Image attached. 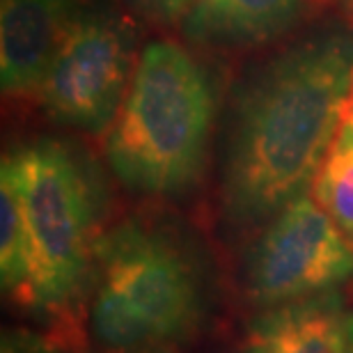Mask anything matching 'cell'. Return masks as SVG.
<instances>
[{
  "mask_svg": "<svg viewBox=\"0 0 353 353\" xmlns=\"http://www.w3.org/2000/svg\"><path fill=\"white\" fill-rule=\"evenodd\" d=\"M353 94V28L312 30L245 76L232 99L223 211L250 228L312 188Z\"/></svg>",
  "mask_w": 353,
  "mask_h": 353,
  "instance_id": "6da1fadb",
  "label": "cell"
},
{
  "mask_svg": "<svg viewBox=\"0 0 353 353\" xmlns=\"http://www.w3.org/2000/svg\"><path fill=\"white\" fill-rule=\"evenodd\" d=\"M214 112V85L200 62L174 41H152L105 136L110 170L133 193H186L204 172Z\"/></svg>",
  "mask_w": 353,
  "mask_h": 353,
  "instance_id": "7a4b0ae2",
  "label": "cell"
},
{
  "mask_svg": "<svg viewBox=\"0 0 353 353\" xmlns=\"http://www.w3.org/2000/svg\"><path fill=\"white\" fill-rule=\"evenodd\" d=\"M92 335L112 353H152L200 326L204 287L193 257L163 230L124 221L97 245Z\"/></svg>",
  "mask_w": 353,
  "mask_h": 353,
  "instance_id": "3957f363",
  "label": "cell"
},
{
  "mask_svg": "<svg viewBox=\"0 0 353 353\" xmlns=\"http://www.w3.org/2000/svg\"><path fill=\"white\" fill-rule=\"evenodd\" d=\"M30 239L28 307L60 312L88 287L101 239V188L90 163L62 140L39 138L3 157Z\"/></svg>",
  "mask_w": 353,
  "mask_h": 353,
  "instance_id": "277c9868",
  "label": "cell"
},
{
  "mask_svg": "<svg viewBox=\"0 0 353 353\" xmlns=\"http://www.w3.org/2000/svg\"><path fill=\"white\" fill-rule=\"evenodd\" d=\"M133 34L117 14L83 7L37 88L41 110L90 136L108 133L129 92Z\"/></svg>",
  "mask_w": 353,
  "mask_h": 353,
  "instance_id": "5b68a950",
  "label": "cell"
},
{
  "mask_svg": "<svg viewBox=\"0 0 353 353\" xmlns=\"http://www.w3.org/2000/svg\"><path fill=\"white\" fill-rule=\"evenodd\" d=\"M353 275V245L328 214L303 193L275 214L245 264V289L259 305L275 307L335 292Z\"/></svg>",
  "mask_w": 353,
  "mask_h": 353,
  "instance_id": "8992f818",
  "label": "cell"
},
{
  "mask_svg": "<svg viewBox=\"0 0 353 353\" xmlns=\"http://www.w3.org/2000/svg\"><path fill=\"white\" fill-rule=\"evenodd\" d=\"M83 0H0V85L34 94Z\"/></svg>",
  "mask_w": 353,
  "mask_h": 353,
  "instance_id": "52a82bcc",
  "label": "cell"
},
{
  "mask_svg": "<svg viewBox=\"0 0 353 353\" xmlns=\"http://www.w3.org/2000/svg\"><path fill=\"white\" fill-rule=\"evenodd\" d=\"M349 312L337 292L268 307L236 353H344Z\"/></svg>",
  "mask_w": 353,
  "mask_h": 353,
  "instance_id": "ba28073f",
  "label": "cell"
},
{
  "mask_svg": "<svg viewBox=\"0 0 353 353\" xmlns=\"http://www.w3.org/2000/svg\"><path fill=\"white\" fill-rule=\"evenodd\" d=\"M299 14L301 0H193L181 21L195 44L241 48L280 37Z\"/></svg>",
  "mask_w": 353,
  "mask_h": 353,
  "instance_id": "9c48e42d",
  "label": "cell"
},
{
  "mask_svg": "<svg viewBox=\"0 0 353 353\" xmlns=\"http://www.w3.org/2000/svg\"><path fill=\"white\" fill-rule=\"evenodd\" d=\"M310 190L353 245V94Z\"/></svg>",
  "mask_w": 353,
  "mask_h": 353,
  "instance_id": "30bf717a",
  "label": "cell"
},
{
  "mask_svg": "<svg viewBox=\"0 0 353 353\" xmlns=\"http://www.w3.org/2000/svg\"><path fill=\"white\" fill-rule=\"evenodd\" d=\"M30 239L21 197L7 163L0 165V275L3 292L14 301L28 305L30 296Z\"/></svg>",
  "mask_w": 353,
  "mask_h": 353,
  "instance_id": "8fae6325",
  "label": "cell"
},
{
  "mask_svg": "<svg viewBox=\"0 0 353 353\" xmlns=\"http://www.w3.org/2000/svg\"><path fill=\"white\" fill-rule=\"evenodd\" d=\"M133 3L147 14H152L154 19L170 23V21L183 19V14H186L193 0H133Z\"/></svg>",
  "mask_w": 353,
  "mask_h": 353,
  "instance_id": "7c38bea8",
  "label": "cell"
},
{
  "mask_svg": "<svg viewBox=\"0 0 353 353\" xmlns=\"http://www.w3.org/2000/svg\"><path fill=\"white\" fill-rule=\"evenodd\" d=\"M3 353H46L44 347L28 335H5Z\"/></svg>",
  "mask_w": 353,
  "mask_h": 353,
  "instance_id": "4fadbf2b",
  "label": "cell"
},
{
  "mask_svg": "<svg viewBox=\"0 0 353 353\" xmlns=\"http://www.w3.org/2000/svg\"><path fill=\"white\" fill-rule=\"evenodd\" d=\"M344 353H353V312H349L347 319V344H344Z\"/></svg>",
  "mask_w": 353,
  "mask_h": 353,
  "instance_id": "5bb4252c",
  "label": "cell"
}]
</instances>
